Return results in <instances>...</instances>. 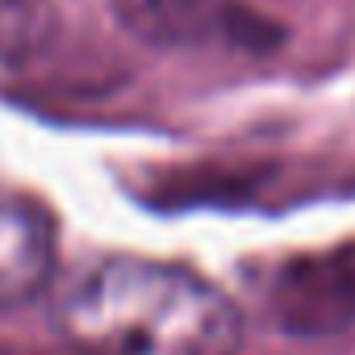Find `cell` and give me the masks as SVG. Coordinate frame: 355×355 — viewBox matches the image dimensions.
<instances>
[{
	"instance_id": "obj_2",
	"label": "cell",
	"mask_w": 355,
	"mask_h": 355,
	"mask_svg": "<svg viewBox=\"0 0 355 355\" xmlns=\"http://www.w3.org/2000/svg\"><path fill=\"white\" fill-rule=\"evenodd\" d=\"M272 313L288 334L326 338L355 326V251L301 255L272 284Z\"/></svg>"
},
{
	"instance_id": "obj_1",
	"label": "cell",
	"mask_w": 355,
	"mask_h": 355,
	"mask_svg": "<svg viewBox=\"0 0 355 355\" xmlns=\"http://www.w3.org/2000/svg\"><path fill=\"white\" fill-rule=\"evenodd\" d=\"M59 330L88 355H239L234 305L155 259H105L71 284Z\"/></svg>"
},
{
	"instance_id": "obj_3",
	"label": "cell",
	"mask_w": 355,
	"mask_h": 355,
	"mask_svg": "<svg viewBox=\"0 0 355 355\" xmlns=\"http://www.w3.org/2000/svg\"><path fill=\"white\" fill-rule=\"evenodd\" d=\"M55 268L51 214L17 193H0V305L30 301Z\"/></svg>"
},
{
	"instance_id": "obj_4",
	"label": "cell",
	"mask_w": 355,
	"mask_h": 355,
	"mask_svg": "<svg viewBox=\"0 0 355 355\" xmlns=\"http://www.w3.org/2000/svg\"><path fill=\"white\" fill-rule=\"evenodd\" d=\"M113 9L138 38L163 46L205 42L230 17L226 0H113Z\"/></svg>"
},
{
	"instance_id": "obj_5",
	"label": "cell",
	"mask_w": 355,
	"mask_h": 355,
	"mask_svg": "<svg viewBox=\"0 0 355 355\" xmlns=\"http://www.w3.org/2000/svg\"><path fill=\"white\" fill-rule=\"evenodd\" d=\"M55 34L51 0H0V59H26Z\"/></svg>"
}]
</instances>
